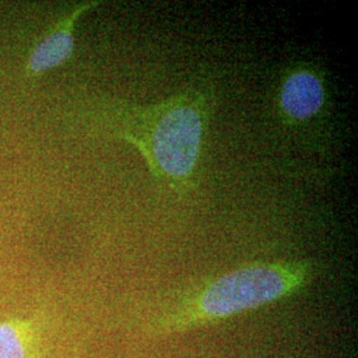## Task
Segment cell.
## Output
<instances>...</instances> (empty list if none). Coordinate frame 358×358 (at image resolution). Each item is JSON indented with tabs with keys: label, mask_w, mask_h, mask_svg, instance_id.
I'll use <instances>...</instances> for the list:
<instances>
[{
	"label": "cell",
	"mask_w": 358,
	"mask_h": 358,
	"mask_svg": "<svg viewBox=\"0 0 358 358\" xmlns=\"http://www.w3.org/2000/svg\"><path fill=\"white\" fill-rule=\"evenodd\" d=\"M213 103L210 90L192 88L149 105L97 99L84 115L90 130L128 142L159 185L183 196L199 182Z\"/></svg>",
	"instance_id": "1"
},
{
	"label": "cell",
	"mask_w": 358,
	"mask_h": 358,
	"mask_svg": "<svg viewBox=\"0 0 358 358\" xmlns=\"http://www.w3.org/2000/svg\"><path fill=\"white\" fill-rule=\"evenodd\" d=\"M315 268L306 260L252 263L203 282L149 324L153 336L186 332L264 307L303 289Z\"/></svg>",
	"instance_id": "2"
},
{
	"label": "cell",
	"mask_w": 358,
	"mask_h": 358,
	"mask_svg": "<svg viewBox=\"0 0 358 358\" xmlns=\"http://www.w3.org/2000/svg\"><path fill=\"white\" fill-rule=\"evenodd\" d=\"M327 97L325 80L319 69L309 64L289 66L276 92L279 117L288 127H301L321 115Z\"/></svg>",
	"instance_id": "3"
},
{
	"label": "cell",
	"mask_w": 358,
	"mask_h": 358,
	"mask_svg": "<svg viewBox=\"0 0 358 358\" xmlns=\"http://www.w3.org/2000/svg\"><path fill=\"white\" fill-rule=\"evenodd\" d=\"M100 1H84L64 15L51 29L38 40L28 56L27 76L36 78L71 60L75 52V29L77 22L85 13L97 7Z\"/></svg>",
	"instance_id": "4"
},
{
	"label": "cell",
	"mask_w": 358,
	"mask_h": 358,
	"mask_svg": "<svg viewBox=\"0 0 358 358\" xmlns=\"http://www.w3.org/2000/svg\"><path fill=\"white\" fill-rule=\"evenodd\" d=\"M36 336V327L32 321L0 322V358H32Z\"/></svg>",
	"instance_id": "5"
}]
</instances>
